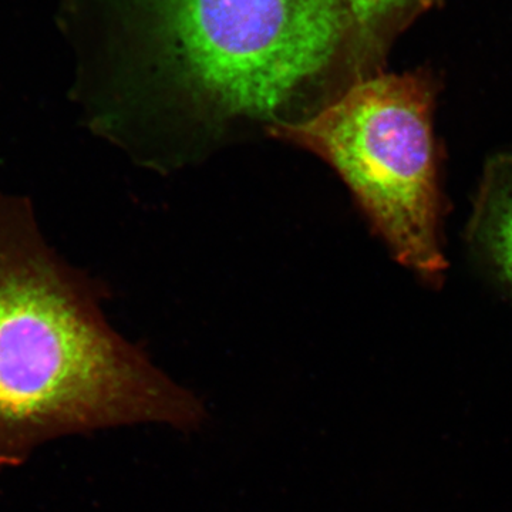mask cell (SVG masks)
<instances>
[{
    "mask_svg": "<svg viewBox=\"0 0 512 512\" xmlns=\"http://www.w3.org/2000/svg\"><path fill=\"white\" fill-rule=\"evenodd\" d=\"M148 82L214 120L298 123L377 76L339 0H124Z\"/></svg>",
    "mask_w": 512,
    "mask_h": 512,
    "instance_id": "obj_2",
    "label": "cell"
},
{
    "mask_svg": "<svg viewBox=\"0 0 512 512\" xmlns=\"http://www.w3.org/2000/svg\"><path fill=\"white\" fill-rule=\"evenodd\" d=\"M205 417L197 394L110 328L23 207L0 197V471L73 434L191 431Z\"/></svg>",
    "mask_w": 512,
    "mask_h": 512,
    "instance_id": "obj_1",
    "label": "cell"
},
{
    "mask_svg": "<svg viewBox=\"0 0 512 512\" xmlns=\"http://www.w3.org/2000/svg\"><path fill=\"white\" fill-rule=\"evenodd\" d=\"M366 56L383 73L396 40L443 0H339Z\"/></svg>",
    "mask_w": 512,
    "mask_h": 512,
    "instance_id": "obj_5",
    "label": "cell"
},
{
    "mask_svg": "<svg viewBox=\"0 0 512 512\" xmlns=\"http://www.w3.org/2000/svg\"><path fill=\"white\" fill-rule=\"evenodd\" d=\"M468 241L495 282L512 296V151L485 165Z\"/></svg>",
    "mask_w": 512,
    "mask_h": 512,
    "instance_id": "obj_4",
    "label": "cell"
},
{
    "mask_svg": "<svg viewBox=\"0 0 512 512\" xmlns=\"http://www.w3.org/2000/svg\"><path fill=\"white\" fill-rule=\"evenodd\" d=\"M439 92L431 70L377 74L309 119L269 128L332 165L396 261L431 286L443 284L448 265L433 121Z\"/></svg>",
    "mask_w": 512,
    "mask_h": 512,
    "instance_id": "obj_3",
    "label": "cell"
}]
</instances>
